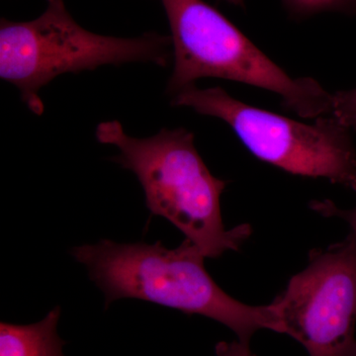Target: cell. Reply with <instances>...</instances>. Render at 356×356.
<instances>
[{
	"mask_svg": "<svg viewBox=\"0 0 356 356\" xmlns=\"http://www.w3.org/2000/svg\"><path fill=\"white\" fill-rule=\"evenodd\" d=\"M72 255L104 293L106 305L120 299H139L201 315L226 325L245 343L261 330L283 334L273 303L250 306L229 296L206 270L202 252L187 238L172 250L161 242L102 240L72 248Z\"/></svg>",
	"mask_w": 356,
	"mask_h": 356,
	"instance_id": "6da1fadb",
	"label": "cell"
},
{
	"mask_svg": "<svg viewBox=\"0 0 356 356\" xmlns=\"http://www.w3.org/2000/svg\"><path fill=\"white\" fill-rule=\"evenodd\" d=\"M95 136L102 144L119 149L112 159L137 177L152 215L175 225L204 257L217 259L238 250L252 235L248 224L225 228L221 195L228 184L208 170L193 133L161 129L153 137L138 139L113 120L100 123Z\"/></svg>",
	"mask_w": 356,
	"mask_h": 356,
	"instance_id": "7a4b0ae2",
	"label": "cell"
},
{
	"mask_svg": "<svg viewBox=\"0 0 356 356\" xmlns=\"http://www.w3.org/2000/svg\"><path fill=\"white\" fill-rule=\"evenodd\" d=\"M161 2L172 30L175 57L168 95L211 77L276 93L286 108L303 118L331 115L332 93L311 77L290 76L214 7L203 0Z\"/></svg>",
	"mask_w": 356,
	"mask_h": 356,
	"instance_id": "3957f363",
	"label": "cell"
},
{
	"mask_svg": "<svg viewBox=\"0 0 356 356\" xmlns=\"http://www.w3.org/2000/svg\"><path fill=\"white\" fill-rule=\"evenodd\" d=\"M36 19L0 23V77L19 90L30 111L44 113L40 89L64 74L106 65L153 63L166 67L172 38L145 33L137 38L95 34L70 15L64 0H46Z\"/></svg>",
	"mask_w": 356,
	"mask_h": 356,
	"instance_id": "277c9868",
	"label": "cell"
},
{
	"mask_svg": "<svg viewBox=\"0 0 356 356\" xmlns=\"http://www.w3.org/2000/svg\"><path fill=\"white\" fill-rule=\"evenodd\" d=\"M173 106L221 119L257 159L291 175L325 178L356 193V149L350 129L332 116L302 123L238 102L220 88L196 86L173 95Z\"/></svg>",
	"mask_w": 356,
	"mask_h": 356,
	"instance_id": "5b68a950",
	"label": "cell"
},
{
	"mask_svg": "<svg viewBox=\"0 0 356 356\" xmlns=\"http://www.w3.org/2000/svg\"><path fill=\"white\" fill-rule=\"evenodd\" d=\"M283 334L310 356H356V243L314 250L273 302Z\"/></svg>",
	"mask_w": 356,
	"mask_h": 356,
	"instance_id": "8992f818",
	"label": "cell"
},
{
	"mask_svg": "<svg viewBox=\"0 0 356 356\" xmlns=\"http://www.w3.org/2000/svg\"><path fill=\"white\" fill-rule=\"evenodd\" d=\"M60 308L49 312L38 323L0 324V356H65V341L58 334Z\"/></svg>",
	"mask_w": 356,
	"mask_h": 356,
	"instance_id": "52a82bcc",
	"label": "cell"
},
{
	"mask_svg": "<svg viewBox=\"0 0 356 356\" xmlns=\"http://www.w3.org/2000/svg\"><path fill=\"white\" fill-rule=\"evenodd\" d=\"M344 127L356 129V88L332 95V113Z\"/></svg>",
	"mask_w": 356,
	"mask_h": 356,
	"instance_id": "ba28073f",
	"label": "cell"
},
{
	"mask_svg": "<svg viewBox=\"0 0 356 356\" xmlns=\"http://www.w3.org/2000/svg\"><path fill=\"white\" fill-rule=\"evenodd\" d=\"M311 209L327 218H339L343 220L350 228V234L356 243V205L351 209L343 210L337 207L331 200L313 201L310 204Z\"/></svg>",
	"mask_w": 356,
	"mask_h": 356,
	"instance_id": "9c48e42d",
	"label": "cell"
},
{
	"mask_svg": "<svg viewBox=\"0 0 356 356\" xmlns=\"http://www.w3.org/2000/svg\"><path fill=\"white\" fill-rule=\"evenodd\" d=\"M295 10L313 13L322 9L341 8L356 6V0H285Z\"/></svg>",
	"mask_w": 356,
	"mask_h": 356,
	"instance_id": "30bf717a",
	"label": "cell"
},
{
	"mask_svg": "<svg viewBox=\"0 0 356 356\" xmlns=\"http://www.w3.org/2000/svg\"><path fill=\"white\" fill-rule=\"evenodd\" d=\"M217 356H255L250 348V343L238 341L226 343L221 341L216 346Z\"/></svg>",
	"mask_w": 356,
	"mask_h": 356,
	"instance_id": "8fae6325",
	"label": "cell"
},
{
	"mask_svg": "<svg viewBox=\"0 0 356 356\" xmlns=\"http://www.w3.org/2000/svg\"><path fill=\"white\" fill-rule=\"evenodd\" d=\"M226 1L231 2V3L236 4V6H242L243 0H226Z\"/></svg>",
	"mask_w": 356,
	"mask_h": 356,
	"instance_id": "7c38bea8",
	"label": "cell"
}]
</instances>
